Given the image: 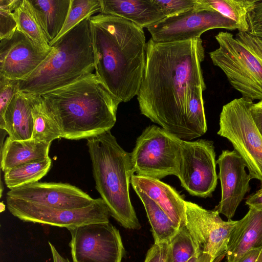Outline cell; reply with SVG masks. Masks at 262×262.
Segmentation results:
<instances>
[{
    "label": "cell",
    "instance_id": "obj_13",
    "mask_svg": "<svg viewBox=\"0 0 262 262\" xmlns=\"http://www.w3.org/2000/svg\"><path fill=\"white\" fill-rule=\"evenodd\" d=\"M185 225L212 261L225 256L229 238L237 221H225L220 213L185 201Z\"/></svg>",
    "mask_w": 262,
    "mask_h": 262
},
{
    "label": "cell",
    "instance_id": "obj_2",
    "mask_svg": "<svg viewBox=\"0 0 262 262\" xmlns=\"http://www.w3.org/2000/svg\"><path fill=\"white\" fill-rule=\"evenodd\" d=\"M95 74L121 102L137 95L146 61L143 29L126 19L99 13L89 18Z\"/></svg>",
    "mask_w": 262,
    "mask_h": 262
},
{
    "label": "cell",
    "instance_id": "obj_29",
    "mask_svg": "<svg viewBox=\"0 0 262 262\" xmlns=\"http://www.w3.org/2000/svg\"><path fill=\"white\" fill-rule=\"evenodd\" d=\"M100 0H70L68 15L64 25L57 37L50 43L51 46L68 31L84 19L100 11Z\"/></svg>",
    "mask_w": 262,
    "mask_h": 262
},
{
    "label": "cell",
    "instance_id": "obj_30",
    "mask_svg": "<svg viewBox=\"0 0 262 262\" xmlns=\"http://www.w3.org/2000/svg\"><path fill=\"white\" fill-rule=\"evenodd\" d=\"M19 0H0V40L11 37L17 29L13 11Z\"/></svg>",
    "mask_w": 262,
    "mask_h": 262
},
{
    "label": "cell",
    "instance_id": "obj_28",
    "mask_svg": "<svg viewBox=\"0 0 262 262\" xmlns=\"http://www.w3.org/2000/svg\"><path fill=\"white\" fill-rule=\"evenodd\" d=\"M168 244L172 262H187L202 250L185 225L179 228Z\"/></svg>",
    "mask_w": 262,
    "mask_h": 262
},
{
    "label": "cell",
    "instance_id": "obj_33",
    "mask_svg": "<svg viewBox=\"0 0 262 262\" xmlns=\"http://www.w3.org/2000/svg\"><path fill=\"white\" fill-rule=\"evenodd\" d=\"M248 33L262 40V1H257L248 15Z\"/></svg>",
    "mask_w": 262,
    "mask_h": 262
},
{
    "label": "cell",
    "instance_id": "obj_24",
    "mask_svg": "<svg viewBox=\"0 0 262 262\" xmlns=\"http://www.w3.org/2000/svg\"><path fill=\"white\" fill-rule=\"evenodd\" d=\"M27 94L31 100L34 121L31 138L39 142L51 143L54 140L61 138L60 130L41 96Z\"/></svg>",
    "mask_w": 262,
    "mask_h": 262
},
{
    "label": "cell",
    "instance_id": "obj_22",
    "mask_svg": "<svg viewBox=\"0 0 262 262\" xmlns=\"http://www.w3.org/2000/svg\"><path fill=\"white\" fill-rule=\"evenodd\" d=\"M49 45L58 36L65 23L70 0H29Z\"/></svg>",
    "mask_w": 262,
    "mask_h": 262
},
{
    "label": "cell",
    "instance_id": "obj_5",
    "mask_svg": "<svg viewBox=\"0 0 262 262\" xmlns=\"http://www.w3.org/2000/svg\"><path fill=\"white\" fill-rule=\"evenodd\" d=\"M89 18L50 46L45 60L27 78L19 80L18 91L41 95L93 73L95 59Z\"/></svg>",
    "mask_w": 262,
    "mask_h": 262
},
{
    "label": "cell",
    "instance_id": "obj_23",
    "mask_svg": "<svg viewBox=\"0 0 262 262\" xmlns=\"http://www.w3.org/2000/svg\"><path fill=\"white\" fill-rule=\"evenodd\" d=\"M135 191L144 205L151 227L154 243H169L179 228L152 199L141 191Z\"/></svg>",
    "mask_w": 262,
    "mask_h": 262
},
{
    "label": "cell",
    "instance_id": "obj_3",
    "mask_svg": "<svg viewBox=\"0 0 262 262\" xmlns=\"http://www.w3.org/2000/svg\"><path fill=\"white\" fill-rule=\"evenodd\" d=\"M61 138L89 139L110 130L121 101L95 73L41 95Z\"/></svg>",
    "mask_w": 262,
    "mask_h": 262
},
{
    "label": "cell",
    "instance_id": "obj_32",
    "mask_svg": "<svg viewBox=\"0 0 262 262\" xmlns=\"http://www.w3.org/2000/svg\"><path fill=\"white\" fill-rule=\"evenodd\" d=\"M19 80L0 76V118H2L14 95L18 91Z\"/></svg>",
    "mask_w": 262,
    "mask_h": 262
},
{
    "label": "cell",
    "instance_id": "obj_26",
    "mask_svg": "<svg viewBox=\"0 0 262 262\" xmlns=\"http://www.w3.org/2000/svg\"><path fill=\"white\" fill-rule=\"evenodd\" d=\"M51 162L49 157L12 168L4 173V180L7 187L10 190L37 182L48 172Z\"/></svg>",
    "mask_w": 262,
    "mask_h": 262
},
{
    "label": "cell",
    "instance_id": "obj_36",
    "mask_svg": "<svg viewBox=\"0 0 262 262\" xmlns=\"http://www.w3.org/2000/svg\"><path fill=\"white\" fill-rule=\"evenodd\" d=\"M262 259V247L251 249L238 260L237 262H259Z\"/></svg>",
    "mask_w": 262,
    "mask_h": 262
},
{
    "label": "cell",
    "instance_id": "obj_18",
    "mask_svg": "<svg viewBox=\"0 0 262 262\" xmlns=\"http://www.w3.org/2000/svg\"><path fill=\"white\" fill-rule=\"evenodd\" d=\"M249 208L232 231L225 253L226 262H237L248 251L262 247V211Z\"/></svg>",
    "mask_w": 262,
    "mask_h": 262
},
{
    "label": "cell",
    "instance_id": "obj_35",
    "mask_svg": "<svg viewBox=\"0 0 262 262\" xmlns=\"http://www.w3.org/2000/svg\"><path fill=\"white\" fill-rule=\"evenodd\" d=\"M249 111L253 120L262 137V100L257 103L252 102L249 106Z\"/></svg>",
    "mask_w": 262,
    "mask_h": 262
},
{
    "label": "cell",
    "instance_id": "obj_10",
    "mask_svg": "<svg viewBox=\"0 0 262 262\" xmlns=\"http://www.w3.org/2000/svg\"><path fill=\"white\" fill-rule=\"evenodd\" d=\"M7 208L24 222L47 224L68 229L92 223L109 222L110 213L101 198L89 206L77 209L47 207L21 200L6 197Z\"/></svg>",
    "mask_w": 262,
    "mask_h": 262
},
{
    "label": "cell",
    "instance_id": "obj_14",
    "mask_svg": "<svg viewBox=\"0 0 262 262\" xmlns=\"http://www.w3.org/2000/svg\"><path fill=\"white\" fill-rule=\"evenodd\" d=\"M0 41V76L13 80L27 78L52 49L39 47L17 29L11 37Z\"/></svg>",
    "mask_w": 262,
    "mask_h": 262
},
{
    "label": "cell",
    "instance_id": "obj_38",
    "mask_svg": "<svg viewBox=\"0 0 262 262\" xmlns=\"http://www.w3.org/2000/svg\"><path fill=\"white\" fill-rule=\"evenodd\" d=\"M220 260L212 261L211 257L202 250L199 254L191 258L187 262H220Z\"/></svg>",
    "mask_w": 262,
    "mask_h": 262
},
{
    "label": "cell",
    "instance_id": "obj_1",
    "mask_svg": "<svg viewBox=\"0 0 262 262\" xmlns=\"http://www.w3.org/2000/svg\"><path fill=\"white\" fill-rule=\"evenodd\" d=\"M205 50L201 38L146 43V61L137 94L141 113L183 140L196 138L188 119L193 92L206 90L201 63Z\"/></svg>",
    "mask_w": 262,
    "mask_h": 262
},
{
    "label": "cell",
    "instance_id": "obj_7",
    "mask_svg": "<svg viewBox=\"0 0 262 262\" xmlns=\"http://www.w3.org/2000/svg\"><path fill=\"white\" fill-rule=\"evenodd\" d=\"M252 101L241 97L224 105L217 134L227 139L244 159L251 179L262 184V137L250 114Z\"/></svg>",
    "mask_w": 262,
    "mask_h": 262
},
{
    "label": "cell",
    "instance_id": "obj_6",
    "mask_svg": "<svg viewBox=\"0 0 262 262\" xmlns=\"http://www.w3.org/2000/svg\"><path fill=\"white\" fill-rule=\"evenodd\" d=\"M215 37L219 47L209 53L214 65L242 97L262 100V40L245 32L221 31Z\"/></svg>",
    "mask_w": 262,
    "mask_h": 262
},
{
    "label": "cell",
    "instance_id": "obj_15",
    "mask_svg": "<svg viewBox=\"0 0 262 262\" xmlns=\"http://www.w3.org/2000/svg\"><path fill=\"white\" fill-rule=\"evenodd\" d=\"M220 171L218 176L221 185V199L213 210L231 220L244 198L250 190L251 178L245 167L242 157L234 149L224 150L216 161Z\"/></svg>",
    "mask_w": 262,
    "mask_h": 262
},
{
    "label": "cell",
    "instance_id": "obj_31",
    "mask_svg": "<svg viewBox=\"0 0 262 262\" xmlns=\"http://www.w3.org/2000/svg\"><path fill=\"white\" fill-rule=\"evenodd\" d=\"M162 13L170 17L186 12L195 7L197 0H154Z\"/></svg>",
    "mask_w": 262,
    "mask_h": 262
},
{
    "label": "cell",
    "instance_id": "obj_39",
    "mask_svg": "<svg viewBox=\"0 0 262 262\" xmlns=\"http://www.w3.org/2000/svg\"><path fill=\"white\" fill-rule=\"evenodd\" d=\"M48 243L50 247L53 262H70L68 259L63 257L58 253L53 245H52L50 242H49Z\"/></svg>",
    "mask_w": 262,
    "mask_h": 262
},
{
    "label": "cell",
    "instance_id": "obj_40",
    "mask_svg": "<svg viewBox=\"0 0 262 262\" xmlns=\"http://www.w3.org/2000/svg\"><path fill=\"white\" fill-rule=\"evenodd\" d=\"M260 262H262V261H260Z\"/></svg>",
    "mask_w": 262,
    "mask_h": 262
},
{
    "label": "cell",
    "instance_id": "obj_21",
    "mask_svg": "<svg viewBox=\"0 0 262 262\" xmlns=\"http://www.w3.org/2000/svg\"><path fill=\"white\" fill-rule=\"evenodd\" d=\"M51 143L32 138L13 140L8 137L1 149V168L5 173L16 166L36 159L49 157Z\"/></svg>",
    "mask_w": 262,
    "mask_h": 262
},
{
    "label": "cell",
    "instance_id": "obj_9",
    "mask_svg": "<svg viewBox=\"0 0 262 262\" xmlns=\"http://www.w3.org/2000/svg\"><path fill=\"white\" fill-rule=\"evenodd\" d=\"M216 164L212 141L182 140L177 177L189 194L204 198L212 195L217 183Z\"/></svg>",
    "mask_w": 262,
    "mask_h": 262
},
{
    "label": "cell",
    "instance_id": "obj_37",
    "mask_svg": "<svg viewBox=\"0 0 262 262\" xmlns=\"http://www.w3.org/2000/svg\"><path fill=\"white\" fill-rule=\"evenodd\" d=\"M246 204L249 207H251L262 211V188L249 195L247 198Z\"/></svg>",
    "mask_w": 262,
    "mask_h": 262
},
{
    "label": "cell",
    "instance_id": "obj_17",
    "mask_svg": "<svg viewBox=\"0 0 262 262\" xmlns=\"http://www.w3.org/2000/svg\"><path fill=\"white\" fill-rule=\"evenodd\" d=\"M130 183L157 203L179 228L185 225V200L170 185L160 180L133 174Z\"/></svg>",
    "mask_w": 262,
    "mask_h": 262
},
{
    "label": "cell",
    "instance_id": "obj_12",
    "mask_svg": "<svg viewBox=\"0 0 262 262\" xmlns=\"http://www.w3.org/2000/svg\"><path fill=\"white\" fill-rule=\"evenodd\" d=\"M73 262H121L125 254L119 230L109 222L68 229Z\"/></svg>",
    "mask_w": 262,
    "mask_h": 262
},
{
    "label": "cell",
    "instance_id": "obj_4",
    "mask_svg": "<svg viewBox=\"0 0 262 262\" xmlns=\"http://www.w3.org/2000/svg\"><path fill=\"white\" fill-rule=\"evenodd\" d=\"M87 146L96 188L110 215L126 229H140L129 196L134 174L130 153L119 145L110 130L88 139Z\"/></svg>",
    "mask_w": 262,
    "mask_h": 262
},
{
    "label": "cell",
    "instance_id": "obj_19",
    "mask_svg": "<svg viewBox=\"0 0 262 262\" xmlns=\"http://www.w3.org/2000/svg\"><path fill=\"white\" fill-rule=\"evenodd\" d=\"M100 13L120 17L143 28L165 18L154 0H100Z\"/></svg>",
    "mask_w": 262,
    "mask_h": 262
},
{
    "label": "cell",
    "instance_id": "obj_27",
    "mask_svg": "<svg viewBox=\"0 0 262 262\" xmlns=\"http://www.w3.org/2000/svg\"><path fill=\"white\" fill-rule=\"evenodd\" d=\"M256 0H199L206 9L216 11L234 21L239 27L238 32H247L248 15Z\"/></svg>",
    "mask_w": 262,
    "mask_h": 262
},
{
    "label": "cell",
    "instance_id": "obj_20",
    "mask_svg": "<svg viewBox=\"0 0 262 262\" xmlns=\"http://www.w3.org/2000/svg\"><path fill=\"white\" fill-rule=\"evenodd\" d=\"M33 127L30 97L27 94L18 91L0 118V128L13 140H25L32 138Z\"/></svg>",
    "mask_w": 262,
    "mask_h": 262
},
{
    "label": "cell",
    "instance_id": "obj_25",
    "mask_svg": "<svg viewBox=\"0 0 262 262\" xmlns=\"http://www.w3.org/2000/svg\"><path fill=\"white\" fill-rule=\"evenodd\" d=\"M13 14L17 24V29L39 47L47 50L51 49L29 0H19Z\"/></svg>",
    "mask_w": 262,
    "mask_h": 262
},
{
    "label": "cell",
    "instance_id": "obj_11",
    "mask_svg": "<svg viewBox=\"0 0 262 262\" xmlns=\"http://www.w3.org/2000/svg\"><path fill=\"white\" fill-rule=\"evenodd\" d=\"M214 29L239 31L234 21L216 11L204 9L199 0L196 6L192 9L165 17L147 28L151 38L157 42L182 41L200 38L203 33Z\"/></svg>",
    "mask_w": 262,
    "mask_h": 262
},
{
    "label": "cell",
    "instance_id": "obj_8",
    "mask_svg": "<svg viewBox=\"0 0 262 262\" xmlns=\"http://www.w3.org/2000/svg\"><path fill=\"white\" fill-rule=\"evenodd\" d=\"M182 140L162 127H146L130 153L134 173L158 180L177 176Z\"/></svg>",
    "mask_w": 262,
    "mask_h": 262
},
{
    "label": "cell",
    "instance_id": "obj_34",
    "mask_svg": "<svg viewBox=\"0 0 262 262\" xmlns=\"http://www.w3.org/2000/svg\"><path fill=\"white\" fill-rule=\"evenodd\" d=\"M144 262H172L169 244L154 243L148 250Z\"/></svg>",
    "mask_w": 262,
    "mask_h": 262
},
{
    "label": "cell",
    "instance_id": "obj_16",
    "mask_svg": "<svg viewBox=\"0 0 262 262\" xmlns=\"http://www.w3.org/2000/svg\"><path fill=\"white\" fill-rule=\"evenodd\" d=\"M7 196L60 209L81 208L94 201L78 187L67 183L35 182L10 189Z\"/></svg>",
    "mask_w": 262,
    "mask_h": 262
}]
</instances>
